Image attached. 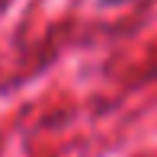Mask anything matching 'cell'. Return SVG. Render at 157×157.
<instances>
[{"instance_id":"6da1fadb","label":"cell","mask_w":157,"mask_h":157,"mask_svg":"<svg viewBox=\"0 0 157 157\" xmlns=\"http://www.w3.org/2000/svg\"><path fill=\"white\" fill-rule=\"evenodd\" d=\"M103 3H125V0H103Z\"/></svg>"}]
</instances>
